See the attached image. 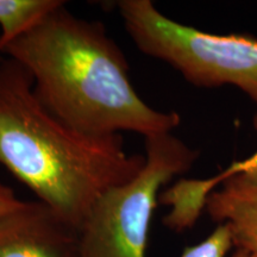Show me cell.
<instances>
[{"mask_svg":"<svg viewBox=\"0 0 257 257\" xmlns=\"http://www.w3.org/2000/svg\"><path fill=\"white\" fill-rule=\"evenodd\" d=\"M30 74L42 104L70 126L92 135L170 134L176 112L138 95L123 51L100 22L73 15L66 3L0 50Z\"/></svg>","mask_w":257,"mask_h":257,"instance_id":"obj_1","label":"cell"},{"mask_svg":"<svg viewBox=\"0 0 257 257\" xmlns=\"http://www.w3.org/2000/svg\"><path fill=\"white\" fill-rule=\"evenodd\" d=\"M121 135H92L70 126L42 104L30 74L0 59V165L76 230L110 188L142 170Z\"/></svg>","mask_w":257,"mask_h":257,"instance_id":"obj_2","label":"cell"},{"mask_svg":"<svg viewBox=\"0 0 257 257\" xmlns=\"http://www.w3.org/2000/svg\"><path fill=\"white\" fill-rule=\"evenodd\" d=\"M127 35L144 55L169 64L202 88L232 86L257 105V37L218 35L173 21L152 0H120Z\"/></svg>","mask_w":257,"mask_h":257,"instance_id":"obj_3","label":"cell"},{"mask_svg":"<svg viewBox=\"0 0 257 257\" xmlns=\"http://www.w3.org/2000/svg\"><path fill=\"white\" fill-rule=\"evenodd\" d=\"M146 163L98 198L78 229L79 257H146L161 188L187 173L199 152L173 133L144 138Z\"/></svg>","mask_w":257,"mask_h":257,"instance_id":"obj_4","label":"cell"},{"mask_svg":"<svg viewBox=\"0 0 257 257\" xmlns=\"http://www.w3.org/2000/svg\"><path fill=\"white\" fill-rule=\"evenodd\" d=\"M0 257H79L78 230L41 201L0 218Z\"/></svg>","mask_w":257,"mask_h":257,"instance_id":"obj_5","label":"cell"},{"mask_svg":"<svg viewBox=\"0 0 257 257\" xmlns=\"http://www.w3.org/2000/svg\"><path fill=\"white\" fill-rule=\"evenodd\" d=\"M205 211L230 227L233 246L257 257V182L238 175L225 179L210 193Z\"/></svg>","mask_w":257,"mask_h":257,"instance_id":"obj_6","label":"cell"},{"mask_svg":"<svg viewBox=\"0 0 257 257\" xmlns=\"http://www.w3.org/2000/svg\"><path fill=\"white\" fill-rule=\"evenodd\" d=\"M62 4V0H0V50Z\"/></svg>","mask_w":257,"mask_h":257,"instance_id":"obj_7","label":"cell"},{"mask_svg":"<svg viewBox=\"0 0 257 257\" xmlns=\"http://www.w3.org/2000/svg\"><path fill=\"white\" fill-rule=\"evenodd\" d=\"M253 126L257 130V115L253 118ZM238 175L251 182H257V152L246 159L236 161L219 174L208 179H181L179 181L178 195L185 206L194 211L205 208V202L212 191H214L225 179Z\"/></svg>","mask_w":257,"mask_h":257,"instance_id":"obj_8","label":"cell"},{"mask_svg":"<svg viewBox=\"0 0 257 257\" xmlns=\"http://www.w3.org/2000/svg\"><path fill=\"white\" fill-rule=\"evenodd\" d=\"M233 248L230 227L225 224H218L207 238L194 245L187 246L180 257H226ZM231 257H255L244 250L236 249Z\"/></svg>","mask_w":257,"mask_h":257,"instance_id":"obj_9","label":"cell"},{"mask_svg":"<svg viewBox=\"0 0 257 257\" xmlns=\"http://www.w3.org/2000/svg\"><path fill=\"white\" fill-rule=\"evenodd\" d=\"M25 201L17 198L14 189L0 180V218L23 206Z\"/></svg>","mask_w":257,"mask_h":257,"instance_id":"obj_10","label":"cell"}]
</instances>
